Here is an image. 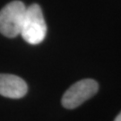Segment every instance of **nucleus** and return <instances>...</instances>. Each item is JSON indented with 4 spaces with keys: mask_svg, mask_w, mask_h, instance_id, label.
<instances>
[{
    "mask_svg": "<svg viewBox=\"0 0 121 121\" xmlns=\"http://www.w3.org/2000/svg\"><path fill=\"white\" fill-rule=\"evenodd\" d=\"M114 121H121V112L117 115V117L115 118V120H114Z\"/></svg>",
    "mask_w": 121,
    "mask_h": 121,
    "instance_id": "obj_5",
    "label": "nucleus"
},
{
    "mask_svg": "<svg viewBox=\"0 0 121 121\" xmlns=\"http://www.w3.org/2000/svg\"><path fill=\"white\" fill-rule=\"evenodd\" d=\"M47 34V25L39 4H32L26 8L20 35L27 43L37 45L43 41Z\"/></svg>",
    "mask_w": 121,
    "mask_h": 121,
    "instance_id": "obj_1",
    "label": "nucleus"
},
{
    "mask_svg": "<svg viewBox=\"0 0 121 121\" xmlns=\"http://www.w3.org/2000/svg\"><path fill=\"white\" fill-rule=\"evenodd\" d=\"M26 8L25 4L19 0L4 5L0 10V33L7 38L20 35Z\"/></svg>",
    "mask_w": 121,
    "mask_h": 121,
    "instance_id": "obj_2",
    "label": "nucleus"
},
{
    "mask_svg": "<svg viewBox=\"0 0 121 121\" xmlns=\"http://www.w3.org/2000/svg\"><path fill=\"white\" fill-rule=\"evenodd\" d=\"M27 90L25 81L21 77L0 73V95L11 99H20L27 93Z\"/></svg>",
    "mask_w": 121,
    "mask_h": 121,
    "instance_id": "obj_4",
    "label": "nucleus"
},
{
    "mask_svg": "<svg viewBox=\"0 0 121 121\" xmlns=\"http://www.w3.org/2000/svg\"><path fill=\"white\" fill-rule=\"evenodd\" d=\"M98 82L93 79H83L68 88L62 98V105L65 108L73 109L79 107L98 91Z\"/></svg>",
    "mask_w": 121,
    "mask_h": 121,
    "instance_id": "obj_3",
    "label": "nucleus"
}]
</instances>
